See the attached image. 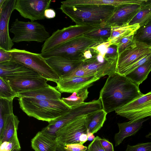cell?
Masks as SVG:
<instances>
[{
    "mask_svg": "<svg viewBox=\"0 0 151 151\" xmlns=\"http://www.w3.org/2000/svg\"><path fill=\"white\" fill-rule=\"evenodd\" d=\"M118 56L117 46L113 44L108 47L104 57L115 59L118 58Z\"/></svg>",
    "mask_w": 151,
    "mask_h": 151,
    "instance_id": "cell-40",
    "label": "cell"
},
{
    "mask_svg": "<svg viewBox=\"0 0 151 151\" xmlns=\"http://www.w3.org/2000/svg\"><path fill=\"white\" fill-rule=\"evenodd\" d=\"M85 116L70 122L56 132L55 140L58 144L63 146L73 144L83 145L88 140Z\"/></svg>",
    "mask_w": 151,
    "mask_h": 151,
    "instance_id": "cell-7",
    "label": "cell"
},
{
    "mask_svg": "<svg viewBox=\"0 0 151 151\" xmlns=\"http://www.w3.org/2000/svg\"><path fill=\"white\" fill-rule=\"evenodd\" d=\"M67 151H86L88 147L77 144L67 145L63 146Z\"/></svg>",
    "mask_w": 151,
    "mask_h": 151,
    "instance_id": "cell-41",
    "label": "cell"
},
{
    "mask_svg": "<svg viewBox=\"0 0 151 151\" xmlns=\"http://www.w3.org/2000/svg\"><path fill=\"white\" fill-rule=\"evenodd\" d=\"M134 33L124 37L119 41L117 45L118 55L127 47L133 43L134 41L133 39Z\"/></svg>",
    "mask_w": 151,
    "mask_h": 151,
    "instance_id": "cell-36",
    "label": "cell"
},
{
    "mask_svg": "<svg viewBox=\"0 0 151 151\" xmlns=\"http://www.w3.org/2000/svg\"><path fill=\"white\" fill-rule=\"evenodd\" d=\"M116 114L131 121L151 116V91L115 111Z\"/></svg>",
    "mask_w": 151,
    "mask_h": 151,
    "instance_id": "cell-9",
    "label": "cell"
},
{
    "mask_svg": "<svg viewBox=\"0 0 151 151\" xmlns=\"http://www.w3.org/2000/svg\"><path fill=\"white\" fill-rule=\"evenodd\" d=\"M55 11L53 9L49 8L46 9L45 12V17L48 19L53 18L55 17Z\"/></svg>",
    "mask_w": 151,
    "mask_h": 151,
    "instance_id": "cell-44",
    "label": "cell"
},
{
    "mask_svg": "<svg viewBox=\"0 0 151 151\" xmlns=\"http://www.w3.org/2000/svg\"><path fill=\"white\" fill-rule=\"evenodd\" d=\"M9 31L14 35L12 41L17 43L23 41L43 42L50 36L43 25L34 21H20L17 18L12 23Z\"/></svg>",
    "mask_w": 151,
    "mask_h": 151,
    "instance_id": "cell-6",
    "label": "cell"
},
{
    "mask_svg": "<svg viewBox=\"0 0 151 151\" xmlns=\"http://www.w3.org/2000/svg\"><path fill=\"white\" fill-rule=\"evenodd\" d=\"M101 144L105 151H114L113 145L108 140L104 139H100Z\"/></svg>",
    "mask_w": 151,
    "mask_h": 151,
    "instance_id": "cell-43",
    "label": "cell"
},
{
    "mask_svg": "<svg viewBox=\"0 0 151 151\" xmlns=\"http://www.w3.org/2000/svg\"><path fill=\"white\" fill-rule=\"evenodd\" d=\"M100 137L96 136L88 147V151H105L100 141Z\"/></svg>",
    "mask_w": 151,
    "mask_h": 151,
    "instance_id": "cell-39",
    "label": "cell"
},
{
    "mask_svg": "<svg viewBox=\"0 0 151 151\" xmlns=\"http://www.w3.org/2000/svg\"><path fill=\"white\" fill-rule=\"evenodd\" d=\"M12 56L11 52L0 48V63L12 60Z\"/></svg>",
    "mask_w": 151,
    "mask_h": 151,
    "instance_id": "cell-42",
    "label": "cell"
},
{
    "mask_svg": "<svg viewBox=\"0 0 151 151\" xmlns=\"http://www.w3.org/2000/svg\"><path fill=\"white\" fill-rule=\"evenodd\" d=\"M151 53V47L144 43L134 41L118 55L116 72L121 75L133 63L144 56Z\"/></svg>",
    "mask_w": 151,
    "mask_h": 151,
    "instance_id": "cell-11",
    "label": "cell"
},
{
    "mask_svg": "<svg viewBox=\"0 0 151 151\" xmlns=\"http://www.w3.org/2000/svg\"><path fill=\"white\" fill-rule=\"evenodd\" d=\"M101 27L100 26L76 24L58 29L44 42L41 53L48 51L60 44Z\"/></svg>",
    "mask_w": 151,
    "mask_h": 151,
    "instance_id": "cell-8",
    "label": "cell"
},
{
    "mask_svg": "<svg viewBox=\"0 0 151 151\" xmlns=\"http://www.w3.org/2000/svg\"><path fill=\"white\" fill-rule=\"evenodd\" d=\"M139 25L136 24L129 25L128 24L116 27H111V33L108 41L112 45H117L120 40L123 37L134 33L139 27Z\"/></svg>",
    "mask_w": 151,
    "mask_h": 151,
    "instance_id": "cell-26",
    "label": "cell"
},
{
    "mask_svg": "<svg viewBox=\"0 0 151 151\" xmlns=\"http://www.w3.org/2000/svg\"><path fill=\"white\" fill-rule=\"evenodd\" d=\"M125 151H151V142L139 143L133 146L128 145Z\"/></svg>",
    "mask_w": 151,
    "mask_h": 151,
    "instance_id": "cell-38",
    "label": "cell"
},
{
    "mask_svg": "<svg viewBox=\"0 0 151 151\" xmlns=\"http://www.w3.org/2000/svg\"><path fill=\"white\" fill-rule=\"evenodd\" d=\"M19 122L18 117L13 113L6 118L0 133V144L9 141L17 133Z\"/></svg>",
    "mask_w": 151,
    "mask_h": 151,
    "instance_id": "cell-25",
    "label": "cell"
},
{
    "mask_svg": "<svg viewBox=\"0 0 151 151\" xmlns=\"http://www.w3.org/2000/svg\"><path fill=\"white\" fill-rule=\"evenodd\" d=\"M107 114L102 109L86 115L88 134H93L101 128L106 119Z\"/></svg>",
    "mask_w": 151,
    "mask_h": 151,
    "instance_id": "cell-24",
    "label": "cell"
},
{
    "mask_svg": "<svg viewBox=\"0 0 151 151\" xmlns=\"http://www.w3.org/2000/svg\"><path fill=\"white\" fill-rule=\"evenodd\" d=\"M93 109L91 103L84 102L71 108L66 114L49 123L48 125L41 131L47 136L53 139L56 138V132L66 124L80 116L92 112Z\"/></svg>",
    "mask_w": 151,
    "mask_h": 151,
    "instance_id": "cell-10",
    "label": "cell"
},
{
    "mask_svg": "<svg viewBox=\"0 0 151 151\" xmlns=\"http://www.w3.org/2000/svg\"><path fill=\"white\" fill-rule=\"evenodd\" d=\"M0 144V151H11L14 148H21L17 133L9 141Z\"/></svg>",
    "mask_w": 151,
    "mask_h": 151,
    "instance_id": "cell-35",
    "label": "cell"
},
{
    "mask_svg": "<svg viewBox=\"0 0 151 151\" xmlns=\"http://www.w3.org/2000/svg\"><path fill=\"white\" fill-rule=\"evenodd\" d=\"M88 88H86L78 92H74L69 96L62 98L61 99L70 108H72L84 102V101L88 97Z\"/></svg>",
    "mask_w": 151,
    "mask_h": 151,
    "instance_id": "cell-31",
    "label": "cell"
},
{
    "mask_svg": "<svg viewBox=\"0 0 151 151\" xmlns=\"http://www.w3.org/2000/svg\"><path fill=\"white\" fill-rule=\"evenodd\" d=\"M148 119L118 123L119 131L114 136L115 146L119 145L126 138L135 135L141 128L143 123Z\"/></svg>",
    "mask_w": 151,
    "mask_h": 151,
    "instance_id": "cell-21",
    "label": "cell"
},
{
    "mask_svg": "<svg viewBox=\"0 0 151 151\" xmlns=\"http://www.w3.org/2000/svg\"><path fill=\"white\" fill-rule=\"evenodd\" d=\"M20 108L28 116L49 122L63 115L71 109L62 100H39L21 97Z\"/></svg>",
    "mask_w": 151,
    "mask_h": 151,
    "instance_id": "cell-3",
    "label": "cell"
},
{
    "mask_svg": "<svg viewBox=\"0 0 151 151\" xmlns=\"http://www.w3.org/2000/svg\"><path fill=\"white\" fill-rule=\"evenodd\" d=\"M55 151H67L64 148L63 146L58 144ZM86 151H88V149Z\"/></svg>",
    "mask_w": 151,
    "mask_h": 151,
    "instance_id": "cell-46",
    "label": "cell"
},
{
    "mask_svg": "<svg viewBox=\"0 0 151 151\" xmlns=\"http://www.w3.org/2000/svg\"><path fill=\"white\" fill-rule=\"evenodd\" d=\"M111 27L108 25L90 31L84 35L91 38L98 43L108 41L111 35Z\"/></svg>",
    "mask_w": 151,
    "mask_h": 151,
    "instance_id": "cell-30",
    "label": "cell"
},
{
    "mask_svg": "<svg viewBox=\"0 0 151 151\" xmlns=\"http://www.w3.org/2000/svg\"><path fill=\"white\" fill-rule=\"evenodd\" d=\"M32 76L41 77L37 72L15 61L0 63V77L7 80Z\"/></svg>",
    "mask_w": 151,
    "mask_h": 151,
    "instance_id": "cell-16",
    "label": "cell"
},
{
    "mask_svg": "<svg viewBox=\"0 0 151 151\" xmlns=\"http://www.w3.org/2000/svg\"><path fill=\"white\" fill-rule=\"evenodd\" d=\"M92 50V57L90 59L84 60L83 62L84 67L93 72L96 76L100 78L116 72L118 58L112 59L104 57V61H99L97 58L98 54Z\"/></svg>",
    "mask_w": 151,
    "mask_h": 151,
    "instance_id": "cell-15",
    "label": "cell"
},
{
    "mask_svg": "<svg viewBox=\"0 0 151 151\" xmlns=\"http://www.w3.org/2000/svg\"><path fill=\"white\" fill-rule=\"evenodd\" d=\"M112 45L111 41H109L96 44L90 48L98 55L104 58L108 47Z\"/></svg>",
    "mask_w": 151,
    "mask_h": 151,
    "instance_id": "cell-37",
    "label": "cell"
},
{
    "mask_svg": "<svg viewBox=\"0 0 151 151\" xmlns=\"http://www.w3.org/2000/svg\"><path fill=\"white\" fill-rule=\"evenodd\" d=\"M93 52L92 49L90 48L86 50L84 53L83 57L84 60L91 58L93 56Z\"/></svg>",
    "mask_w": 151,
    "mask_h": 151,
    "instance_id": "cell-45",
    "label": "cell"
},
{
    "mask_svg": "<svg viewBox=\"0 0 151 151\" xmlns=\"http://www.w3.org/2000/svg\"><path fill=\"white\" fill-rule=\"evenodd\" d=\"M18 97H25L39 100H56L61 99V94L55 87L49 85L47 86L17 93Z\"/></svg>",
    "mask_w": 151,
    "mask_h": 151,
    "instance_id": "cell-20",
    "label": "cell"
},
{
    "mask_svg": "<svg viewBox=\"0 0 151 151\" xmlns=\"http://www.w3.org/2000/svg\"><path fill=\"white\" fill-rule=\"evenodd\" d=\"M140 7V5L137 4H125L116 7L113 14L106 22V25L112 27L128 24Z\"/></svg>",
    "mask_w": 151,
    "mask_h": 151,
    "instance_id": "cell-17",
    "label": "cell"
},
{
    "mask_svg": "<svg viewBox=\"0 0 151 151\" xmlns=\"http://www.w3.org/2000/svg\"><path fill=\"white\" fill-rule=\"evenodd\" d=\"M151 18V0H144L135 15L129 22V25L139 24L141 26Z\"/></svg>",
    "mask_w": 151,
    "mask_h": 151,
    "instance_id": "cell-27",
    "label": "cell"
},
{
    "mask_svg": "<svg viewBox=\"0 0 151 151\" xmlns=\"http://www.w3.org/2000/svg\"><path fill=\"white\" fill-rule=\"evenodd\" d=\"M83 63L73 70L61 77L96 76L93 72L84 67Z\"/></svg>",
    "mask_w": 151,
    "mask_h": 151,
    "instance_id": "cell-34",
    "label": "cell"
},
{
    "mask_svg": "<svg viewBox=\"0 0 151 151\" xmlns=\"http://www.w3.org/2000/svg\"><path fill=\"white\" fill-rule=\"evenodd\" d=\"M16 0H6L0 7V48L7 51L11 50L14 45L9 35V24Z\"/></svg>",
    "mask_w": 151,
    "mask_h": 151,
    "instance_id": "cell-13",
    "label": "cell"
},
{
    "mask_svg": "<svg viewBox=\"0 0 151 151\" xmlns=\"http://www.w3.org/2000/svg\"><path fill=\"white\" fill-rule=\"evenodd\" d=\"M95 137L93 134H88V139L91 141L93 140Z\"/></svg>",
    "mask_w": 151,
    "mask_h": 151,
    "instance_id": "cell-47",
    "label": "cell"
},
{
    "mask_svg": "<svg viewBox=\"0 0 151 151\" xmlns=\"http://www.w3.org/2000/svg\"><path fill=\"white\" fill-rule=\"evenodd\" d=\"M17 93L34 90L48 86L47 80L39 76H27L7 80Z\"/></svg>",
    "mask_w": 151,
    "mask_h": 151,
    "instance_id": "cell-18",
    "label": "cell"
},
{
    "mask_svg": "<svg viewBox=\"0 0 151 151\" xmlns=\"http://www.w3.org/2000/svg\"><path fill=\"white\" fill-rule=\"evenodd\" d=\"M144 0H67L61 2L62 4L66 6L80 5H111L115 7L129 4L140 5Z\"/></svg>",
    "mask_w": 151,
    "mask_h": 151,
    "instance_id": "cell-22",
    "label": "cell"
},
{
    "mask_svg": "<svg viewBox=\"0 0 151 151\" xmlns=\"http://www.w3.org/2000/svg\"><path fill=\"white\" fill-rule=\"evenodd\" d=\"M31 143L35 151H55L58 144L55 139L47 136L41 131L32 139Z\"/></svg>",
    "mask_w": 151,
    "mask_h": 151,
    "instance_id": "cell-23",
    "label": "cell"
},
{
    "mask_svg": "<svg viewBox=\"0 0 151 151\" xmlns=\"http://www.w3.org/2000/svg\"><path fill=\"white\" fill-rule=\"evenodd\" d=\"M18 97L17 93L12 89L9 82L5 78L0 77V99L11 101Z\"/></svg>",
    "mask_w": 151,
    "mask_h": 151,
    "instance_id": "cell-33",
    "label": "cell"
},
{
    "mask_svg": "<svg viewBox=\"0 0 151 151\" xmlns=\"http://www.w3.org/2000/svg\"><path fill=\"white\" fill-rule=\"evenodd\" d=\"M98 43L94 40L83 35L62 43L40 54L45 58L56 56L79 60L84 58L83 55L86 50Z\"/></svg>",
    "mask_w": 151,
    "mask_h": 151,
    "instance_id": "cell-4",
    "label": "cell"
},
{
    "mask_svg": "<svg viewBox=\"0 0 151 151\" xmlns=\"http://www.w3.org/2000/svg\"><path fill=\"white\" fill-rule=\"evenodd\" d=\"M133 39L151 47V18L140 26L134 34Z\"/></svg>",
    "mask_w": 151,
    "mask_h": 151,
    "instance_id": "cell-29",
    "label": "cell"
},
{
    "mask_svg": "<svg viewBox=\"0 0 151 151\" xmlns=\"http://www.w3.org/2000/svg\"><path fill=\"white\" fill-rule=\"evenodd\" d=\"M151 136V132L149 133V134L146 136V137H149Z\"/></svg>",
    "mask_w": 151,
    "mask_h": 151,
    "instance_id": "cell-50",
    "label": "cell"
},
{
    "mask_svg": "<svg viewBox=\"0 0 151 151\" xmlns=\"http://www.w3.org/2000/svg\"><path fill=\"white\" fill-rule=\"evenodd\" d=\"M100 78L96 76L61 77L55 87L61 93H72L88 88Z\"/></svg>",
    "mask_w": 151,
    "mask_h": 151,
    "instance_id": "cell-14",
    "label": "cell"
},
{
    "mask_svg": "<svg viewBox=\"0 0 151 151\" xmlns=\"http://www.w3.org/2000/svg\"><path fill=\"white\" fill-rule=\"evenodd\" d=\"M115 7L106 5L69 6L61 4L60 9L76 24L103 27L113 14Z\"/></svg>",
    "mask_w": 151,
    "mask_h": 151,
    "instance_id": "cell-2",
    "label": "cell"
},
{
    "mask_svg": "<svg viewBox=\"0 0 151 151\" xmlns=\"http://www.w3.org/2000/svg\"><path fill=\"white\" fill-rule=\"evenodd\" d=\"M151 71V60L138 67L125 76L139 86L147 79Z\"/></svg>",
    "mask_w": 151,
    "mask_h": 151,
    "instance_id": "cell-28",
    "label": "cell"
},
{
    "mask_svg": "<svg viewBox=\"0 0 151 151\" xmlns=\"http://www.w3.org/2000/svg\"><path fill=\"white\" fill-rule=\"evenodd\" d=\"M45 59L59 78L73 70L84 60V58L75 60L56 56Z\"/></svg>",
    "mask_w": 151,
    "mask_h": 151,
    "instance_id": "cell-19",
    "label": "cell"
},
{
    "mask_svg": "<svg viewBox=\"0 0 151 151\" xmlns=\"http://www.w3.org/2000/svg\"><path fill=\"white\" fill-rule=\"evenodd\" d=\"M139 86L116 72L108 76L100 92L102 109L107 114L115 111L142 95Z\"/></svg>",
    "mask_w": 151,
    "mask_h": 151,
    "instance_id": "cell-1",
    "label": "cell"
},
{
    "mask_svg": "<svg viewBox=\"0 0 151 151\" xmlns=\"http://www.w3.org/2000/svg\"><path fill=\"white\" fill-rule=\"evenodd\" d=\"M51 0H16L15 10L23 17L31 21L44 19L45 10L49 8Z\"/></svg>",
    "mask_w": 151,
    "mask_h": 151,
    "instance_id": "cell-12",
    "label": "cell"
},
{
    "mask_svg": "<svg viewBox=\"0 0 151 151\" xmlns=\"http://www.w3.org/2000/svg\"><path fill=\"white\" fill-rule=\"evenodd\" d=\"M12 103L13 100L0 99V133L3 129L5 119L13 113Z\"/></svg>",
    "mask_w": 151,
    "mask_h": 151,
    "instance_id": "cell-32",
    "label": "cell"
},
{
    "mask_svg": "<svg viewBox=\"0 0 151 151\" xmlns=\"http://www.w3.org/2000/svg\"><path fill=\"white\" fill-rule=\"evenodd\" d=\"M6 0H0V7L4 3Z\"/></svg>",
    "mask_w": 151,
    "mask_h": 151,
    "instance_id": "cell-48",
    "label": "cell"
},
{
    "mask_svg": "<svg viewBox=\"0 0 151 151\" xmlns=\"http://www.w3.org/2000/svg\"><path fill=\"white\" fill-rule=\"evenodd\" d=\"M21 148H15L14 149L11 151H21Z\"/></svg>",
    "mask_w": 151,
    "mask_h": 151,
    "instance_id": "cell-49",
    "label": "cell"
},
{
    "mask_svg": "<svg viewBox=\"0 0 151 151\" xmlns=\"http://www.w3.org/2000/svg\"><path fill=\"white\" fill-rule=\"evenodd\" d=\"M12 60L20 63L37 72L47 81L56 83L59 77L40 54L24 50L13 48L10 51Z\"/></svg>",
    "mask_w": 151,
    "mask_h": 151,
    "instance_id": "cell-5",
    "label": "cell"
}]
</instances>
